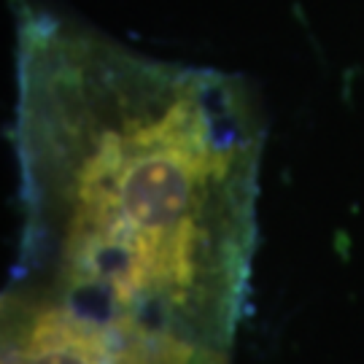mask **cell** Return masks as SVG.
<instances>
[{
  "mask_svg": "<svg viewBox=\"0 0 364 364\" xmlns=\"http://www.w3.org/2000/svg\"><path fill=\"white\" fill-rule=\"evenodd\" d=\"M262 138L243 78L19 6L11 289L230 351L257 246Z\"/></svg>",
  "mask_w": 364,
  "mask_h": 364,
  "instance_id": "cell-1",
  "label": "cell"
},
{
  "mask_svg": "<svg viewBox=\"0 0 364 364\" xmlns=\"http://www.w3.org/2000/svg\"><path fill=\"white\" fill-rule=\"evenodd\" d=\"M3 364H230V353L9 287Z\"/></svg>",
  "mask_w": 364,
  "mask_h": 364,
  "instance_id": "cell-2",
  "label": "cell"
}]
</instances>
